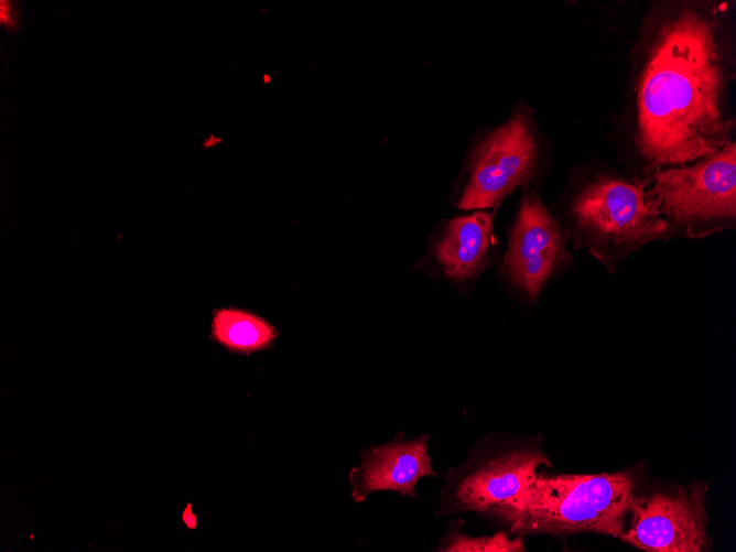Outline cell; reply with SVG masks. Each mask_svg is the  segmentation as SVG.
I'll return each mask as SVG.
<instances>
[{
    "instance_id": "cell-7",
    "label": "cell",
    "mask_w": 736,
    "mask_h": 552,
    "mask_svg": "<svg viewBox=\"0 0 736 552\" xmlns=\"http://www.w3.org/2000/svg\"><path fill=\"white\" fill-rule=\"evenodd\" d=\"M537 142L526 117L517 113L475 149L458 206L481 209L496 205L531 174Z\"/></svg>"
},
{
    "instance_id": "cell-1",
    "label": "cell",
    "mask_w": 736,
    "mask_h": 552,
    "mask_svg": "<svg viewBox=\"0 0 736 552\" xmlns=\"http://www.w3.org/2000/svg\"><path fill=\"white\" fill-rule=\"evenodd\" d=\"M637 91V142L656 166L707 158L729 142L728 68L712 13L680 8L657 29Z\"/></svg>"
},
{
    "instance_id": "cell-13",
    "label": "cell",
    "mask_w": 736,
    "mask_h": 552,
    "mask_svg": "<svg viewBox=\"0 0 736 552\" xmlns=\"http://www.w3.org/2000/svg\"><path fill=\"white\" fill-rule=\"evenodd\" d=\"M183 521L190 529H194L197 524V519L192 511L191 504H188L182 515Z\"/></svg>"
},
{
    "instance_id": "cell-4",
    "label": "cell",
    "mask_w": 736,
    "mask_h": 552,
    "mask_svg": "<svg viewBox=\"0 0 736 552\" xmlns=\"http://www.w3.org/2000/svg\"><path fill=\"white\" fill-rule=\"evenodd\" d=\"M647 194L665 221L689 237L730 227L736 217L735 142L694 164L659 169Z\"/></svg>"
},
{
    "instance_id": "cell-9",
    "label": "cell",
    "mask_w": 736,
    "mask_h": 552,
    "mask_svg": "<svg viewBox=\"0 0 736 552\" xmlns=\"http://www.w3.org/2000/svg\"><path fill=\"white\" fill-rule=\"evenodd\" d=\"M429 440L427 434L408 439L399 432L387 443L362 450L360 462L348 474L351 499L361 504L375 491H394L416 498L418 481L436 475L429 454Z\"/></svg>"
},
{
    "instance_id": "cell-11",
    "label": "cell",
    "mask_w": 736,
    "mask_h": 552,
    "mask_svg": "<svg viewBox=\"0 0 736 552\" xmlns=\"http://www.w3.org/2000/svg\"><path fill=\"white\" fill-rule=\"evenodd\" d=\"M278 329L261 316L239 309H219L212 322L213 338L229 350L250 354L269 348Z\"/></svg>"
},
{
    "instance_id": "cell-5",
    "label": "cell",
    "mask_w": 736,
    "mask_h": 552,
    "mask_svg": "<svg viewBox=\"0 0 736 552\" xmlns=\"http://www.w3.org/2000/svg\"><path fill=\"white\" fill-rule=\"evenodd\" d=\"M468 453L444 476L435 516L481 515L526 489L540 466H552L537 442L496 445L481 440Z\"/></svg>"
},
{
    "instance_id": "cell-8",
    "label": "cell",
    "mask_w": 736,
    "mask_h": 552,
    "mask_svg": "<svg viewBox=\"0 0 736 552\" xmlns=\"http://www.w3.org/2000/svg\"><path fill=\"white\" fill-rule=\"evenodd\" d=\"M564 260L565 243L554 219L537 197H526L504 261L510 281L533 299Z\"/></svg>"
},
{
    "instance_id": "cell-3",
    "label": "cell",
    "mask_w": 736,
    "mask_h": 552,
    "mask_svg": "<svg viewBox=\"0 0 736 552\" xmlns=\"http://www.w3.org/2000/svg\"><path fill=\"white\" fill-rule=\"evenodd\" d=\"M646 187L647 182L599 175L574 198L572 214L580 239L605 264L667 232L669 225Z\"/></svg>"
},
{
    "instance_id": "cell-10",
    "label": "cell",
    "mask_w": 736,
    "mask_h": 552,
    "mask_svg": "<svg viewBox=\"0 0 736 552\" xmlns=\"http://www.w3.org/2000/svg\"><path fill=\"white\" fill-rule=\"evenodd\" d=\"M493 237V218L481 212L450 220L432 247L439 273L455 283L476 278L484 269Z\"/></svg>"
},
{
    "instance_id": "cell-6",
    "label": "cell",
    "mask_w": 736,
    "mask_h": 552,
    "mask_svg": "<svg viewBox=\"0 0 736 552\" xmlns=\"http://www.w3.org/2000/svg\"><path fill=\"white\" fill-rule=\"evenodd\" d=\"M706 487L691 484L636 496L631 521L618 538L650 552H701L707 548Z\"/></svg>"
},
{
    "instance_id": "cell-12",
    "label": "cell",
    "mask_w": 736,
    "mask_h": 552,
    "mask_svg": "<svg viewBox=\"0 0 736 552\" xmlns=\"http://www.w3.org/2000/svg\"><path fill=\"white\" fill-rule=\"evenodd\" d=\"M433 551L439 552H523L521 535L511 538L507 532L472 537L464 531V520L452 521Z\"/></svg>"
},
{
    "instance_id": "cell-2",
    "label": "cell",
    "mask_w": 736,
    "mask_h": 552,
    "mask_svg": "<svg viewBox=\"0 0 736 552\" xmlns=\"http://www.w3.org/2000/svg\"><path fill=\"white\" fill-rule=\"evenodd\" d=\"M627 472L609 474H537L516 496L480 516L496 520L516 535L595 531L619 537L636 498Z\"/></svg>"
}]
</instances>
